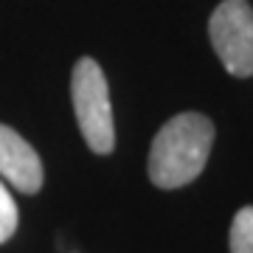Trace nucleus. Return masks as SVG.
Returning <instances> with one entry per match:
<instances>
[{
	"mask_svg": "<svg viewBox=\"0 0 253 253\" xmlns=\"http://www.w3.org/2000/svg\"><path fill=\"white\" fill-rule=\"evenodd\" d=\"M17 203L9 194V189L0 183V245L9 242L14 231H17Z\"/></svg>",
	"mask_w": 253,
	"mask_h": 253,
	"instance_id": "obj_6",
	"label": "nucleus"
},
{
	"mask_svg": "<svg viewBox=\"0 0 253 253\" xmlns=\"http://www.w3.org/2000/svg\"><path fill=\"white\" fill-rule=\"evenodd\" d=\"M71 99L79 121L82 138L96 155H110L116 149L113 101L101 65L93 56H82L71 73Z\"/></svg>",
	"mask_w": 253,
	"mask_h": 253,
	"instance_id": "obj_2",
	"label": "nucleus"
},
{
	"mask_svg": "<svg viewBox=\"0 0 253 253\" xmlns=\"http://www.w3.org/2000/svg\"><path fill=\"white\" fill-rule=\"evenodd\" d=\"M214 146V124L203 113L172 116L149 146L146 172L158 189H180L197 180Z\"/></svg>",
	"mask_w": 253,
	"mask_h": 253,
	"instance_id": "obj_1",
	"label": "nucleus"
},
{
	"mask_svg": "<svg viewBox=\"0 0 253 253\" xmlns=\"http://www.w3.org/2000/svg\"><path fill=\"white\" fill-rule=\"evenodd\" d=\"M208 37L231 76H253V6L248 0H222L208 20Z\"/></svg>",
	"mask_w": 253,
	"mask_h": 253,
	"instance_id": "obj_3",
	"label": "nucleus"
},
{
	"mask_svg": "<svg viewBox=\"0 0 253 253\" xmlns=\"http://www.w3.org/2000/svg\"><path fill=\"white\" fill-rule=\"evenodd\" d=\"M228 251L231 253H253V206L236 211L228 234Z\"/></svg>",
	"mask_w": 253,
	"mask_h": 253,
	"instance_id": "obj_5",
	"label": "nucleus"
},
{
	"mask_svg": "<svg viewBox=\"0 0 253 253\" xmlns=\"http://www.w3.org/2000/svg\"><path fill=\"white\" fill-rule=\"evenodd\" d=\"M0 174L23 194H37L45 180V169L34 146L6 124H0Z\"/></svg>",
	"mask_w": 253,
	"mask_h": 253,
	"instance_id": "obj_4",
	"label": "nucleus"
}]
</instances>
